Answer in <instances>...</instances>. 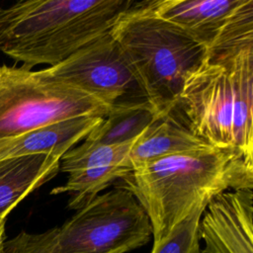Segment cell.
<instances>
[{
  "mask_svg": "<svg viewBox=\"0 0 253 253\" xmlns=\"http://www.w3.org/2000/svg\"><path fill=\"white\" fill-rule=\"evenodd\" d=\"M117 183L148 215L156 246L196 208L226 191L253 189V161L238 150L210 146L157 159Z\"/></svg>",
  "mask_w": 253,
  "mask_h": 253,
  "instance_id": "1",
  "label": "cell"
},
{
  "mask_svg": "<svg viewBox=\"0 0 253 253\" xmlns=\"http://www.w3.org/2000/svg\"><path fill=\"white\" fill-rule=\"evenodd\" d=\"M133 0H28L0 8V52L33 69L55 65L109 33Z\"/></svg>",
  "mask_w": 253,
  "mask_h": 253,
  "instance_id": "2",
  "label": "cell"
},
{
  "mask_svg": "<svg viewBox=\"0 0 253 253\" xmlns=\"http://www.w3.org/2000/svg\"><path fill=\"white\" fill-rule=\"evenodd\" d=\"M172 112L208 144L253 161V44L208 56Z\"/></svg>",
  "mask_w": 253,
  "mask_h": 253,
  "instance_id": "3",
  "label": "cell"
},
{
  "mask_svg": "<svg viewBox=\"0 0 253 253\" xmlns=\"http://www.w3.org/2000/svg\"><path fill=\"white\" fill-rule=\"evenodd\" d=\"M147 1H135L110 33L160 118L174 110L186 78L208 54L185 32L154 14Z\"/></svg>",
  "mask_w": 253,
  "mask_h": 253,
  "instance_id": "4",
  "label": "cell"
},
{
  "mask_svg": "<svg viewBox=\"0 0 253 253\" xmlns=\"http://www.w3.org/2000/svg\"><path fill=\"white\" fill-rule=\"evenodd\" d=\"M33 236L42 253H126L145 245L152 227L133 195L115 187L94 197L61 226Z\"/></svg>",
  "mask_w": 253,
  "mask_h": 253,
  "instance_id": "5",
  "label": "cell"
},
{
  "mask_svg": "<svg viewBox=\"0 0 253 253\" xmlns=\"http://www.w3.org/2000/svg\"><path fill=\"white\" fill-rule=\"evenodd\" d=\"M111 110L56 80L44 68L0 66V143L71 118H105Z\"/></svg>",
  "mask_w": 253,
  "mask_h": 253,
  "instance_id": "6",
  "label": "cell"
},
{
  "mask_svg": "<svg viewBox=\"0 0 253 253\" xmlns=\"http://www.w3.org/2000/svg\"><path fill=\"white\" fill-rule=\"evenodd\" d=\"M110 32L45 71L111 109L148 101Z\"/></svg>",
  "mask_w": 253,
  "mask_h": 253,
  "instance_id": "7",
  "label": "cell"
},
{
  "mask_svg": "<svg viewBox=\"0 0 253 253\" xmlns=\"http://www.w3.org/2000/svg\"><path fill=\"white\" fill-rule=\"evenodd\" d=\"M147 5L208 56L253 44V0H148Z\"/></svg>",
  "mask_w": 253,
  "mask_h": 253,
  "instance_id": "8",
  "label": "cell"
},
{
  "mask_svg": "<svg viewBox=\"0 0 253 253\" xmlns=\"http://www.w3.org/2000/svg\"><path fill=\"white\" fill-rule=\"evenodd\" d=\"M252 190L226 191L208 204L199 227L201 253H253Z\"/></svg>",
  "mask_w": 253,
  "mask_h": 253,
  "instance_id": "9",
  "label": "cell"
},
{
  "mask_svg": "<svg viewBox=\"0 0 253 253\" xmlns=\"http://www.w3.org/2000/svg\"><path fill=\"white\" fill-rule=\"evenodd\" d=\"M104 118L77 117L38 127L0 143V158L32 154H53L62 157L84 140Z\"/></svg>",
  "mask_w": 253,
  "mask_h": 253,
  "instance_id": "10",
  "label": "cell"
},
{
  "mask_svg": "<svg viewBox=\"0 0 253 253\" xmlns=\"http://www.w3.org/2000/svg\"><path fill=\"white\" fill-rule=\"evenodd\" d=\"M60 156L32 154L0 158V220L59 171Z\"/></svg>",
  "mask_w": 253,
  "mask_h": 253,
  "instance_id": "11",
  "label": "cell"
},
{
  "mask_svg": "<svg viewBox=\"0 0 253 253\" xmlns=\"http://www.w3.org/2000/svg\"><path fill=\"white\" fill-rule=\"evenodd\" d=\"M211 145L194 134L174 112L157 118L132 144L128 163L135 170L157 159L198 151Z\"/></svg>",
  "mask_w": 253,
  "mask_h": 253,
  "instance_id": "12",
  "label": "cell"
},
{
  "mask_svg": "<svg viewBox=\"0 0 253 253\" xmlns=\"http://www.w3.org/2000/svg\"><path fill=\"white\" fill-rule=\"evenodd\" d=\"M158 118L148 101L114 108L86 136L100 144H123L136 139Z\"/></svg>",
  "mask_w": 253,
  "mask_h": 253,
  "instance_id": "13",
  "label": "cell"
},
{
  "mask_svg": "<svg viewBox=\"0 0 253 253\" xmlns=\"http://www.w3.org/2000/svg\"><path fill=\"white\" fill-rule=\"evenodd\" d=\"M131 171V168L127 165L76 170L68 173L66 183L53 188L50 194H68V208L77 211L102 191L116 184Z\"/></svg>",
  "mask_w": 253,
  "mask_h": 253,
  "instance_id": "14",
  "label": "cell"
},
{
  "mask_svg": "<svg viewBox=\"0 0 253 253\" xmlns=\"http://www.w3.org/2000/svg\"><path fill=\"white\" fill-rule=\"evenodd\" d=\"M135 140L123 144H100L84 139L61 157L59 171L68 174L76 170L95 167L114 165H127L130 167L127 158Z\"/></svg>",
  "mask_w": 253,
  "mask_h": 253,
  "instance_id": "15",
  "label": "cell"
},
{
  "mask_svg": "<svg viewBox=\"0 0 253 253\" xmlns=\"http://www.w3.org/2000/svg\"><path fill=\"white\" fill-rule=\"evenodd\" d=\"M207 206L196 208L150 253H201L200 220Z\"/></svg>",
  "mask_w": 253,
  "mask_h": 253,
  "instance_id": "16",
  "label": "cell"
},
{
  "mask_svg": "<svg viewBox=\"0 0 253 253\" xmlns=\"http://www.w3.org/2000/svg\"><path fill=\"white\" fill-rule=\"evenodd\" d=\"M31 238V233L20 232L14 238L5 241L3 253H42Z\"/></svg>",
  "mask_w": 253,
  "mask_h": 253,
  "instance_id": "17",
  "label": "cell"
},
{
  "mask_svg": "<svg viewBox=\"0 0 253 253\" xmlns=\"http://www.w3.org/2000/svg\"><path fill=\"white\" fill-rule=\"evenodd\" d=\"M5 223L6 219L0 220V253H3L5 243Z\"/></svg>",
  "mask_w": 253,
  "mask_h": 253,
  "instance_id": "18",
  "label": "cell"
}]
</instances>
